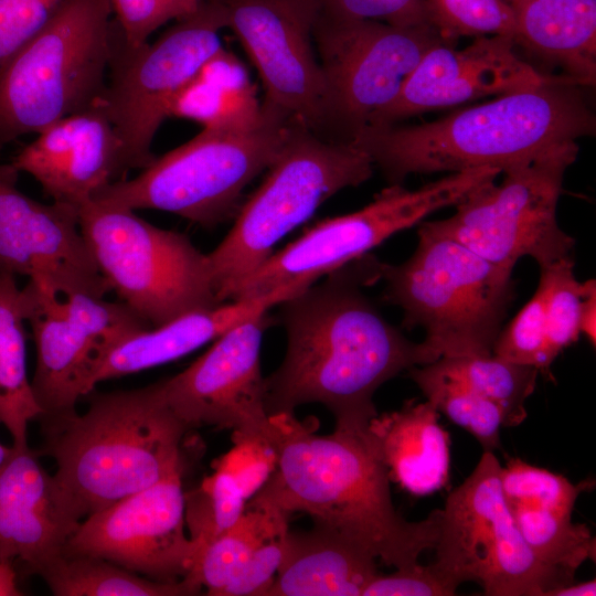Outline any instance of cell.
Here are the masks:
<instances>
[{
  "label": "cell",
  "mask_w": 596,
  "mask_h": 596,
  "mask_svg": "<svg viewBox=\"0 0 596 596\" xmlns=\"http://www.w3.org/2000/svg\"><path fill=\"white\" fill-rule=\"evenodd\" d=\"M439 412L427 400H411L401 409L376 415L368 433L390 477L414 496L443 488L449 477L450 437Z\"/></svg>",
  "instance_id": "obj_27"
},
{
  "label": "cell",
  "mask_w": 596,
  "mask_h": 596,
  "mask_svg": "<svg viewBox=\"0 0 596 596\" xmlns=\"http://www.w3.org/2000/svg\"><path fill=\"white\" fill-rule=\"evenodd\" d=\"M584 295L581 308L579 329L588 341L595 345L596 341V283L588 279L583 283Z\"/></svg>",
  "instance_id": "obj_45"
},
{
  "label": "cell",
  "mask_w": 596,
  "mask_h": 596,
  "mask_svg": "<svg viewBox=\"0 0 596 596\" xmlns=\"http://www.w3.org/2000/svg\"><path fill=\"white\" fill-rule=\"evenodd\" d=\"M0 469V560L18 575H38L62 554L86 518L79 502L39 462L36 450L15 448Z\"/></svg>",
  "instance_id": "obj_21"
},
{
  "label": "cell",
  "mask_w": 596,
  "mask_h": 596,
  "mask_svg": "<svg viewBox=\"0 0 596 596\" xmlns=\"http://www.w3.org/2000/svg\"><path fill=\"white\" fill-rule=\"evenodd\" d=\"M263 183L237 213L224 240L207 254L217 299L273 253L275 245L330 196L368 181L371 158L352 143L321 138L294 119Z\"/></svg>",
  "instance_id": "obj_6"
},
{
  "label": "cell",
  "mask_w": 596,
  "mask_h": 596,
  "mask_svg": "<svg viewBox=\"0 0 596 596\" xmlns=\"http://www.w3.org/2000/svg\"><path fill=\"white\" fill-rule=\"evenodd\" d=\"M456 589L441 579L429 565L379 574L362 596H450Z\"/></svg>",
  "instance_id": "obj_44"
},
{
  "label": "cell",
  "mask_w": 596,
  "mask_h": 596,
  "mask_svg": "<svg viewBox=\"0 0 596 596\" xmlns=\"http://www.w3.org/2000/svg\"><path fill=\"white\" fill-rule=\"evenodd\" d=\"M246 500L234 479L219 468L203 480L198 490L185 496V522L200 552L240 519Z\"/></svg>",
  "instance_id": "obj_36"
},
{
  "label": "cell",
  "mask_w": 596,
  "mask_h": 596,
  "mask_svg": "<svg viewBox=\"0 0 596 596\" xmlns=\"http://www.w3.org/2000/svg\"><path fill=\"white\" fill-rule=\"evenodd\" d=\"M404 263L381 262L383 299L401 308L402 326L422 328L437 358L490 355L514 299L513 269L499 266L419 223Z\"/></svg>",
  "instance_id": "obj_5"
},
{
  "label": "cell",
  "mask_w": 596,
  "mask_h": 596,
  "mask_svg": "<svg viewBox=\"0 0 596 596\" xmlns=\"http://www.w3.org/2000/svg\"><path fill=\"white\" fill-rule=\"evenodd\" d=\"M36 135L11 163L34 178L54 202L78 209L131 170L100 99Z\"/></svg>",
  "instance_id": "obj_20"
},
{
  "label": "cell",
  "mask_w": 596,
  "mask_h": 596,
  "mask_svg": "<svg viewBox=\"0 0 596 596\" xmlns=\"http://www.w3.org/2000/svg\"><path fill=\"white\" fill-rule=\"evenodd\" d=\"M26 317L17 276L0 274V424L15 448L28 447V424L42 416L26 370Z\"/></svg>",
  "instance_id": "obj_29"
},
{
  "label": "cell",
  "mask_w": 596,
  "mask_h": 596,
  "mask_svg": "<svg viewBox=\"0 0 596 596\" xmlns=\"http://www.w3.org/2000/svg\"><path fill=\"white\" fill-rule=\"evenodd\" d=\"M55 596H188L201 589L184 579L158 582L95 556L63 553L38 573Z\"/></svg>",
  "instance_id": "obj_30"
},
{
  "label": "cell",
  "mask_w": 596,
  "mask_h": 596,
  "mask_svg": "<svg viewBox=\"0 0 596 596\" xmlns=\"http://www.w3.org/2000/svg\"><path fill=\"white\" fill-rule=\"evenodd\" d=\"M13 450H14L13 446L7 447L0 443V469L8 461Z\"/></svg>",
  "instance_id": "obj_48"
},
{
  "label": "cell",
  "mask_w": 596,
  "mask_h": 596,
  "mask_svg": "<svg viewBox=\"0 0 596 596\" xmlns=\"http://www.w3.org/2000/svg\"><path fill=\"white\" fill-rule=\"evenodd\" d=\"M234 447L216 462L237 483L246 499L253 497L276 468L274 447L263 437L233 439Z\"/></svg>",
  "instance_id": "obj_42"
},
{
  "label": "cell",
  "mask_w": 596,
  "mask_h": 596,
  "mask_svg": "<svg viewBox=\"0 0 596 596\" xmlns=\"http://www.w3.org/2000/svg\"><path fill=\"white\" fill-rule=\"evenodd\" d=\"M19 171L0 163V274L38 278L61 294L105 297L99 274L78 224L77 209L41 203L18 188Z\"/></svg>",
  "instance_id": "obj_18"
},
{
  "label": "cell",
  "mask_w": 596,
  "mask_h": 596,
  "mask_svg": "<svg viewBox=\"0 0 596 596\" xmlns=\"http://www.w3.org/2000/svg\"><path fill=\"white\" fill-rule=\"evenodd\" d=\"M426 400L439 413L468 430L482 446L483 451L501 448L500 427L503 416L500 407L489 398L464 384L440 375L428 364L408 370Z\"/></svg>",
  "instance_id": "obj_33"
},
{
  "label": "cell",
  "mask_w": 596,
  "mask_h": 596,
  "mask_svg": "<svg viewBox=\"0 0 596 596\" xmlns=\"http://www.w3.org/2000/svg\"><path fill=\"white\" fill-rule=\"evenodd\" d=\"M72 0H0V68Z\"/></svg>",
  "instance_id": "obj_41"
},
{
  "label": "cell",
  "mask_w": 596,
  "mask_h": 596,
  "mask_svg": "<svg viewBox=\"0 0 596 596\" xmlns=\"http://www.w3.org/2000/svg\"><path fill=\"white\" fill-rule=\"evenodd\" d=\"M502 466L483 451L441 509L435 573L457 590L465 582L487 596H547L574 582L541 562L523 540L501 488Z\"/></svg>",
  "instance_id": "obj_11"
},
{
  "label": "cell",
  "mask_w": 596,
  "mask_h": 596,
  "mask_svg": "<svg viewBox=\"0 0 596 596\" xmlns=\"http://www.w3.org/2000/svg\"><path fill=\"white\" fill-rule=\"evenodd\" d=\"M18 572L10 561L0 560V596H20L23 593L18 587Z\"/></svg>",
  "instance_id": "obj_46"
},
{
  "label": "cell",
  "mask_w": 596,
  "mask_h": 596,
  "mask_svg": "<svg viewBox=\"0 0 596 596\" xmlns=\"http://www.w3.org/2000/svg\"><path fill=\"white\" fill-rule=\"evenodd\" d=\"M577 153L576 141L556 146L503 171L499 184L494 180L472 191L451 216L421 224L511 269L524 256L540 268L572 259L575 241L558 225L556 210Z\"/></svg>",
  "instance_id": "obj_10"
},
{
  "label": "cell",
  "mask_w": 596,
  "mask_h": 596,
  "mask_svg": "<svg viewBox=\"0 0 596 596\" xmlns=\"http://www.w3.org/2000/svg\"><path fill=\"white\" fill-rule=\"evenodd\" d=\"M272 323L266 311L228 329L185 370L161 380L169 407L190 430L214 426L232 429L233 439L269 441L273 424L265 409L259 352Z\"/></svg>",
  "instance_id": "obj_17"
},
{
  "label": "cell",
  "mask_w": 596,
  "mask_h": 596,
  "mask_svg": "<svg viewBox=\"0 0 596 596\" xmlns=\"http://www.w3.org/2000/svg\"><path fill=\"white\" fill-rule=\"evenodd\" d=\"M505 1H507L508 3H510V6H511V4L514 3L517 0H505Z\"/></svg>",
  "instance_id": "obj_49"
},
{
  "label": "cell",
  "mask_w": 596,
  "mask_h": 596,
  "mask_svg": "<svg viewBox=\"0 0 596 596\" xmlns=\"http://www.w3.org/2000/svg\"><path fill=\"white\" fill-rule=\"evenodd\" d=\"M286 529L287 514L273 507L248 503L230 529L201 550L195 566L183 579L200 589L205 587L210 596H217L266 539Z\"/></svg>",
  "instance_id": "obj_31"
},
{
  "label": "cell",
  "mask_w": 596,
  "mask_h": 596,
  "mask_svg": "<svg viewBox=\"0 0 596 596\" xmlns=\"http://www.w3.org/2000/svg\"><path fill=\"white\" fill-rule=\"evenodd\" d=\"M316 1L319 7V15L334 20H373L397 26H435L438 29L427 0Z\"/></svg>",
  "instance_id": "obj_39"
},
{
  "label": "cell",
  "mask_w": 596,
  "mask_h": 596,
  "mask_svg": "<svg viewBox=\"0 0 596 596\" xmlns=\"http://www.w3.org/2000/svg\"><path fill=\"white\" fill-rule=\"evenodd\" d=\"M447 41L457 42L435 26L318 15L313 43L324 83L323 139L352 143L423 55Z\"/></svg>",
  "instance_id": "obj_14"
},
{
  "label": "cell",
  "mask_w": 596,
  "mask_h": 596,
  "mask_svg": "<svg viewBox=\"0 0 596 596\" xmlns=\"http://www.w3.org/2000/svg\"><path fill=\"white\" fill-rule=\"evenodd\" d=\"M22 290L36 350L31 386L42 409L39 419L70 416L76 413L78 400L91 393L96 351L62 313L61 292L36 278H29Z\"/></svg>",
  "instance_id": "obj_23"
},
{
  "label": "cell",
  "mask_w": 596,
  "mask_h": 596,
  "mask_svg": "<svg viewBox=\"0 0 596 596\" xmlns=\"http://www.w3.org/2000/svg\"><path fill=\"white\" fill-rule=\"evenodd\" d=\"M438 29L449 39L505 35L512 39L513 10L505 0H427Z\"/></svg>",
  "instance_id": "obj_37"
},
{
  "label": "cell",
  "mask_w": 596,
  "mask_h": 596,
  "mask_svg": "<svg viewBox=\"0 0 596 596\" xmlns=\"http://www.w3.org/2000/svg\"><path fill=\"white\" fill-rule=\"evenodd\" d=\"M288 530L266 539L217 596H266L281 563Z\"/></svg>",
  "instance_id": "obj_43"
},
{
  "label": "cell",
  "mask_w": 596,
  "mask_h": 596,
  "mask_svg": "<svg viewBox=\"0 0 596 596\" xmlns=\"http://www.w3.org/2000/svg\"><path fill=\"white\" fill-rule=\"evenodd\" d=\"M512 41L541 71L582 87L596 81V0H517Z\"/></svg>",
  "instance_id": "obj_25"
},
{
  "label": "cell",
  "mask_w": 596,
  "mask_h": 596,
  "mask_svg": "<svg viewBox=\"0 0 596 596\" xmlns=\"http://www.w3.org/2000/svg\"><path fill=\"white\" fill-rule=\"evenodd\" d=\"M302 290L298 285H286L258 297L192 311L142 330L120 341L95 361L89 390L93 392L103 381L178 360Z\"/></svg>",
  "instance_id": "obj_24"
},
{
  "label": "cell",
  "mask_w": 596,
  "mask_h": 596,
  "mask_svg": "<svg viewBox=\"0 0 596 596\" xmlns=\"http://www.w3.org/2000/svg\"><path fill=\"white\" fill-rule=\"evenodd\" d=\"M200 124L203 129L247 130L264 117L244 65L221 47L174 96L169 118Z\"/></svg>",
  "instance_id": "obj_28"
},
{
  "label": "cell",
  "mask_w": 596,
  "mask_h": 596,
  "mask_svg": "<svg viewBox=\"0 0 596 596\" xmlns=\"http://www.w3.org/2000/svg\"><path fill=\"white\" fill-rule=\"evenodd\" d=\"M256 67L264 105L323 138L324 83L313 43L316 0H212Z\"/></svg>",
  "instance_id": "obj_15"
},
{
  "label": "cell",
  "mask_w": 596,
  "mask_h": 596,
  "mask_svg": "<svg viewBox=\"0 0 596 596\" xmlns=\"http://www.w3.org/2000/svg\"><path fill=\"white\" fill-rule=\"evenodd\" d=\"M110 0H72L0 68V150L99 99Z\"/></svg>",
  "instance_id": "obj_8"
},
{
  "label": "cell",
  "mask_w": 596,
  "mask_h": 596,
  "mask_svg": "<svg viewBox=\"0 0 596 596\" xmlns=\"http://www.w3.org/2000/svg\"><path fill=\"white\" fill-rule=\"evenodd\" d=\"M456 45L447 41L429 49L395 98L368 126L398 124L433 110L524 91L551 75L522 57L505 35H481L462 49Z\"/></svg>",
  "instance_id": "obj_19"
},
{
  "label": "cell",
  "mask_w": 596,
  "mask_h": 596,
  "mask_svg": "<svg viewBox=\"0 0 596 596\" xmlns=\"http://www.w3.org/2000/svg\"><path fill=\"white\" fill-rule=\"evenodd\" d=\"M538 288L543 297L549 352L555 360L581 334L584 287L575 277L573 258L540 268Z\"/></svg>",
  "instance_id": "obj_35"
},
{
  "label": "cell",
  "mask_w": 596,
  "mask_h": 596,
  "mask_svg": "<svg viewBox=\"0 0 596 596\" xmlns=\"http://www.w3.org/2000/svg\"><path fill=\"white\" fill-rule=\"evenodd\" d=\"M263 120L247 130L202 129L131 179L94 195L131 210L177 214L203 227L233 215L245 189L280 152L295 118L262 104Z\"/></svg>",
  "instance_id": "obj_7"
},
{
  "label": "cell",
  "mask_w": 596,
  "mask_h": 596,
  "mask_svg": "<svg viewBox=\"0 0 596 596\" xmlns=\"http://www.w3.org/2000/svg\"><path fill=\"white\" fill-rule=\"evenodd\" d=\"M492 354L539 371L547 370L553 363L547 345L543 297L539 288L509 324L501 329Z\"/></svg>",
  "instance_id": "obj_38"
},
{
  "label": "cell",
  "mask_w": 596,
  "mask_h": 596,
  "mask_svg": "<svg viewBox=\"0 0 596 596\" xmlns=\"http://www.w3.org/2000/svg\"><path fill=\"white\" fill-rule=\"evenodd\" d=\"M596 594V582L590 579L582 583H570L551 590L547 596H586Z\"/></svg>",
  "instance_id": "obj_47"
},
{
  "label": "cell",
  "mask_w": 596,
  "mask_h": 596,
  "mask_svg": "<svg viewBox=\"0 0 596 596\" xmlns=\"http://www.w3.org/2000/svg\"><path fill=\"white\" fill-rule=\"evenodd\" d=\"M595 130L584 87L551 74L535 87L433 121L366 126L352 145L371 158L390 184H402L411 174L480 167L502 173Z\"/></svg>",
  "instance_id": "obj_3"
},
{
  "label": "cell",
  "mask_w": 596,
  "mask_h": 596,
  "mask_svg": "<svg viewBox=\"0 0 596 596\" xmlns=\"http://www.w3.org/2000/svg\"><path fill=\"white\" fill-rule=\"evenodd\" d=\"M270 445L276 468L249 503L273 507L289 515L305 512L396 570L419 565L434 550L441 509L422 521L397 513L390 475L369 433L334 429L315 435L294 413L272 415Z\"/></svg>",
  "instance_id": "obj_2"
},
{
  "label": "cell",
  "mask_w": 596,
  "mask_h": 596,
  "mask_svg": "<svg viewBox=\"0 0 596 596\" xmlns=\"http://www.w3.org/2000/svg\"><path fill=\"white\" fill-rule=\"evenodd\" d=\"M202 0H110L114 19L130 45H141L168 22L198 10Z\"/></svg>",
  "instance_id": "obj_40"
},
{
  "label": "cell",
  "mask_w": 596,
  "mask_h": 596,
  "mask_svg": "<svg viewBox=\"0 0 596 596\" xmlns=\"http://www.w3.org/2000/svg\"><path fill=\"white\" fill-rule=\"evenodd\" d=\"M594 485H574L519 458H509L501 469L503 497L523 540L541 562L571 578L585 561L595 560L590 530L572 520L578 496Z\"/></svg>",
  "instance_id": "obj_22"
},
{
  "label": "cell",
  "mask_w": 596,
  "mask_h": 596,
  "mask_svg": "<svg viewBox=\"0 0 596 596\" xmlns=\"http://www.w3.org/2000/svg\"><path fill=\"white\" fill-rule=\"evenodd\" d=\"M58 307L93 344L96 360L120 341L151 328L121 300L109 301L105 297L73 291L60 294Z\"/></svg>",
  "instance_id": "obj_34"
},
{
  "label": "cell",
  "mask_w": 596,
  "mask_h": 596,
  "mask_svg": "<svg viewBox=\"0 0 596 596\" xmlns=\"http://www.w3.org/2000/svg\"><path fill=\"white\" fill-rule=\"evenodd\" d=\"M183 469L92 513L65 543L68 556L107 560L147 578L175 583L195 566L200 546L185 535Z\"/></svg>",
  "instance_id": "obj_16"
},
{
  "label": "cell",
  "mask_w": 596,
  "mask_h": 596,
  "mask_svg": "<svg viewBox=\"0 0 596 596\" xmlns=\"http://www.w3.org/2000/svg\"><path fill=\"white\" fill-rule=\"evenodd\" d=\"M429 365L496 403L502 412L503 427L518 426L526 418L525 401L535 390L538 369L493 354L440 358Z\"/></svg>",
  "instance_id": "obj_32"
},
{
  "label": "cell",
  "mask_w": 596,
  "mask_h": 596,
  "mask_svg": "<svg viewBox=\"0 0 596 596\" xmlns=\"http://www.w3.org/2000/svg\"><path fill=\"white\" fill-rule=\"evenodd\" d=\"M380 265L368 253L278 305L287 350L264 379L268 416L320 403L336 429L363 434L377 415L373 396L382 384L438 360L387 322L365 294L381 280Z\"/></svg>",
  "instance_id": "obj_1"
},
{
  "label": "cell",
  "mask_w": 596,
  "mask_h": 596,
  "mask_svg": "<svg viewBox=\"0 0 596 596\" xmlns=\"http://www.w3.org/2000/svg\"><path fill=\"white\" fill-rule=\"evenodd\" d=\"M78 224L102 277L151 327L221 305L207 254L184 235L135 210L97 200L77 209Z\"/></svg>",
  "instance_id": "obj_9"
},
{
  "label": "cell",
  "mask_w": 596,
  "mask_h": 596,
  "mask_svg": "<svg viewBox=\"0 0 596 596\" xmlns=\"http://www.w3.org/2000/svg\"><path fill=\"white\" fill-rule=\"evenodd\" d=\"M377 575L374 556L315 523L309 531L288 530L283 560L266 596H362Z\"/></svg>",
  "instance_id": "obj_26"
},
{
  "label": "cell",
  "mask_w": 596,
  "mask_h": 596,
  "mask_svg": "<svg viewBox=\"0 0 596 596\" xmlns=\"http://www.w3.org/2000/svg\"><path fill=\"white\" fill-rule=\"evenodd\" d=\"M500 173L497 168L480 167L449 173L415 190L390 184L364 207L322 220L272 253L233 287L228 300L258 297L286 285L308 288L392 235L443 207L456 205Z\"/></svg>",
  "instance_id": "obj_12"
},
{
  "label": "cell",
  "mask_w": 596,
  "mask_h": 596,
  "mask_svg": "<svg viewBox=\"0 0 596 596\" xmlns=\"http://www.w3.org/2000/svg\"><path fill=\"white\" fill-rule=\"evenodd\" d=\"M41 427L38 455L54 458V476L86 517L183 469L190 432L169 407L161 381L94 394L84 414L43 419Z\"/></svg>",
  "instance_id": "obj_4"
},
{
  "label": "cell",
  "mask_w": 596,
  "mask_h": 596,
  "mask_svg": "<svg viewBox=\"0 0 596 596\" xmlns=\"http://www.w3.org/2000/svg\"><path fill=\"white\" fill-rule=\"evenodd\" d=\"M221 7L202 0L192 14L174 21L155 41L130 45L113 18L105 86L99 97L125 147L130 169L156 156L153 139L169 118L174 96L198 68L223 47Z\"/></svg>",
  "instance_id": "obj_13"
}]
</instances>
